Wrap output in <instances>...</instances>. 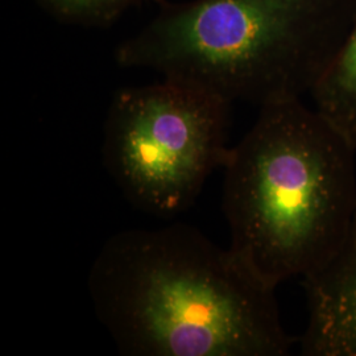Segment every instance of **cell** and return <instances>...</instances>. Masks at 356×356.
Here are the masks:
<instances>
[{"mask_svg":"<svg viewBox=\"0 0 356 356\" xmlns=\"http://www.w3.org/2000/svg\"><path fill=\"white\" fill-rule=\"evenodd\" d=\"M276 288L231 248L182 223L128 229L89 273L94 312L122 354L282 356Z\"/></svg>","mask_w":356,"mask_h":356,"instance_id":"cell-1","label":"cell"},{"mask_svg":"<svg viewBox=\"0 0 356 356\" xmlns=\"http://www.w3.org/2000/svg\"><path fill=\"white\" fill-rule=\"evenodd\" d=\"M356 147L301 99L260 107L223 166L229 248L277 288L322 267L356 211Z\"/></svg>","mask_w":356,"mask_h":356,"instance_id":"cell-2","label":"cell"},{"mask_svg":"<svg viewBox=\"0 0 356 356\" xmlns=\"http://www.w3.org/2000/svg\"><path fill=\"white\" fill-rule=\"evenodd\" d=\"M160 3L118 48L119 65L260 107L310 94L356 13V0Z\"/></svg>","mask_w":356,"mask_h":356,"instance_id":"cell-3","label":"cell"},{"mask_svg":"<svg viewBox=\"0 0 356 356\" xmlns=\"http://www.w3.org/2000/svg\"><path fill=\"white\" fill-rule=\"evenodd\" d=\"M229 106L169 79L118 91L106 118L103 160L128 201L161 218L191 206L227 161Z\"/></svg>","mask_w":356,"mask_h":356,"instance_id":"cell-4","label":"cell"},{"mask_svg":"<svg viewBox=\"0 0 356 356\" xmlns=\"http://www.w3.org/2000/svg\"><path fill=\"white\" fill-rule=\"evenodd\" d=\"M302 280L307 301L302 355L356 356V211L335 254Z\"/></svg>","mask_w":356,"mask_h":356,"instance_id":"cell-5","label":"cell"},{"mask_svg":"<svg viewBox=\"0 0 356 356\" xmlns=\"http://www.w3.org/2000/svg\"><path fill=\"white\" fill-rule=\"evenodd\" d=\"M310 95L319 113L356 147V13L339 49Z\"/></svg>","mask_w":356,"mask_h":356,"instance_id":"cell-6","label":"cell"},{"mask_svg":"<svg viewBox=\"0 0 356 356\" xmlns=\"http://www.w3.org/2000/svg\"><path fill=\"white\" fill-rule=\"evenodd\" d=\"M53 17L76 26H101L141 0H36Z\"/></svg>","mask_w":356,"mask_h":356,"instance_id":"cell-7","label":"cell"}]
</instances>
